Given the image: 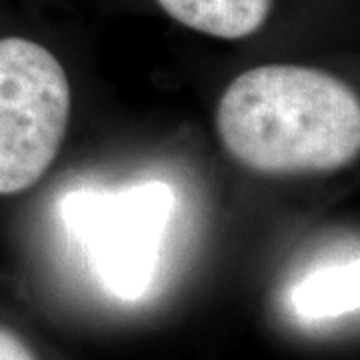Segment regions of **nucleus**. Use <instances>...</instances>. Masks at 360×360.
<instances>
[{
  "mask_svg": "<svg viewBox=\"0 0 360 360\" xmlns=\"http://www.w3.org/2000/svg\"><path fill=\"white\" fill-rule=\"evenodd\" d=\"M0 360H37L13 330L0 326Z\"/></svg>",
  "mask_w": 360,
  "mask_h": 360,
  "instance_id": "423d86ee",
  "label": "nucleus"
},
{
  "mask_svg": "<svg viewBox=\"0 0 360 360\" xmlns=\"http://www.w3.org/2000/svg\"><path fill=\"white\" fill-rule=\"evenodd\" d=\"M290 307L302 321H330L359 309V260L324 262L290 288Z\"/></svg>",
  "mask_w": 360,
  "mask_h": 360,
  "instance_id": "20e7f679",
  "label": "nucleus"
},
{
  "mask_svg": "<svg viewBox=\"0 0 360 360\" xmlns=\"http://www.w3.org/2000/svg\"><path fill=\"white\" fill-rule=\"evenodd\" d=\"M70 84L63 65L39 42L0 39V196L30 188L65 141Z\"/></svg>",
  "mask_w": 360,
  "mask_h": 360,
  "instance_id": "f03ea898",
  "label": "nucleus"
},
{
  "mask_svg": "<svg viewBox=\"0 0 360 360\" xmlns=\"http://www.w3.org/2000/svg\"><path fill=\"white\" fill-rule=\"evenodd\" d=\"M186 28L224 40L246 39L269 20L272 0H156Z\"/></svg>",
  "mask_w": 360,
  "mask_h": 360,
  "instance_id": "39448f33",
  "label": "nucleus"
},
{
  "mask_svg": "<svg viewBox=\"0 0 360 360\" xmlns=\"http://www.w3.org/2000/svg\"><path fill=\"white\" fill-rule=\"evenodd\" d=\"M172 205L174 194L162 182L112 194H68V226L82 240L94 274L110 295L134 300L148 290Z\"/></svg>",
  "mask_w": 360,
  "mask_h": 360,
  "instance_id": "7ed1b4c3",
  "label": "nucleus"
},
{
  "mask_svg": "<svg viewBox=\"0 0 360 360\" xmlns=\"http://www.w3.org/2000/svg\"><path fill=\"white\" fill-rule=\"evenodd\" d=\"M217 130L226 153L262 174L333 172L360 153V103L335 75L255 66L224 90Z\"/></svg>",
  "mask_w": 360,
  "mask_h": 360,
  "instance_id": "f257e3e1",
  "label": "nucleus"
}]
</instances>
